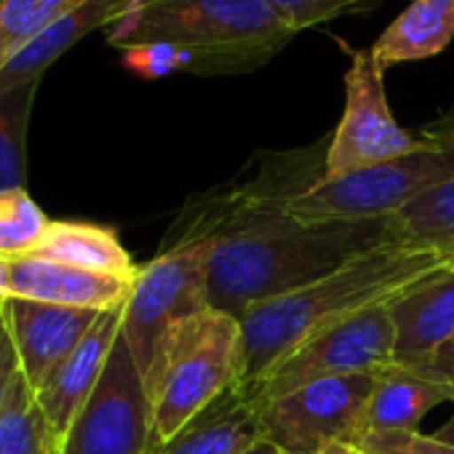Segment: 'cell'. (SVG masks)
<instances>
[{
    "label": "cell",
    "mask_w": 454,
    "mask_h": 454,
    "mask_svg": "<svg viewBox=\"0 0 454 454\" xmlns=\"http://www.w3.org/2000/svg\"><path fill=\"white\" fill-rule=\"evenodd\" d=\"M454 268V254L387 239L353 257L334 273L249 308L239 321L244 332V377L233 393H244L276 361L313 334L332 329L374 305L390 302L425 278Z\"/></svg>",
    "instance_id": "obj_1"
},
{
    "label": "cell",
    "mask_w": 454,
    "mask_h": 454,
    "mask_svg": "<svg viewBox=\"0 0 454 454\" xmlns=\"http://www.w3.org/2000/svg\"><path fill=\"white\" fill-rule=\"evenodd\" d=\"M393 239L387 219L297 224L289 216L222 239L208 254V302L241 318Z\"/></svg>",
    "instance_id": "obj_2"
},
{
    "label": "cell",
    "mask_w": 454,
    "mask_h": 454,
    "mask_svg": "<svg viewBox=\"0 0 454 454\" xmlns=\"http://www.w3.org/2000/svg\"><path fill=\"white\" fill-rule=\"evenodd\" d=\"M297 33L265 0H137L107 30L113 49L176 43L195 57L192 75H244L278 57Z\"/></svg>",
    "instance_id": "obj_3"
},
{
    "label": "cell",
    "mask_w": 454,
    "mask_h": 454,
    "mask_svg": "<svg viewBox=\"0 0 454 454\" xmlns=\"http://www.w3.org/2000/svg\"><path fill=\"white\" fill-rule=\"evenodd\" d=\"M241 377L244 332L236 316L206 308L179 324L142 374L155 438L168 443L208 406L233 393Z\"/></svg>",
    "instance_id": "obj_4"
},
{
    "label": "cell",
    "mask_w": 454,
    "mask_h": 454,
    "mask_svg": "<svg viewBox=\"0 0 454 454\" xmlns=\"http://www.w3.org/2000/svg\"><path fill=\"white\" fill-rule=\"evenodd\" d=\"M324 145L292 153L257 155V171L252 176H236L233 182L192 198L171 227L166 247L182 241L219 244L222 239L289 216V200H294L318 179H324Z\"/></svg>",
    "instance_id": "obj_5"
},
{
    "label": "cell",
    "mask_w": 454,
    "mask_h": 454,
    "mask_svg": "<svg viewBox=\"0 0 454 454\" xmlns=\"http://www.w3.org/2000/svg\"><path fill=\"white\" fill-rule=\"evenodd\" d=\"M454 176V147L438 139L433 147L350 171L337 179H318L289 200L286 214L297 224L372 222L387 219L427 187Z\"/></svg>",
    "instance_id": "obj_6"
},
{
    "label": "cell",
    "mask_w": 454,
    "mask_h": 454,
    "mask_svg": "<svg viewBox=\"0 0 454 454\" xmlns=\"http://www.w3.org/2000/svg\"><path fill=\"white\" fill-rule=\"evenodd\" d=\"M214 244L182 241L139 268L129 302L123 305L121 334L137 361L139 374L147 372L163 340L187 318L211 308L208 302V254Z\"/></svg>",
    "instance_id": "obj_7"
},
{
    "label": "cell",
    "mask_w": 454,
    "mask_h": 454,
    "mask_svg": "<svg viewBox=\"0 0 454 454\" xmlns=\"http://www.w3.org/2000/svg\"><path fill=\"white\" fill-rule=\"evenodd\" d=\"M393 342V321L387 313V302H382L332 329L313 334L236 395L252 409H260L316 380L345 374H382L395 366Z\"/></svg>",
    "instance_id": "obj_8"
},
{
    "label": "cell",
    "mask_w": 454,
    "mask_h": 454,
    "mask_svg": "<svg viewBox=\"0 0 454 454\" xmlns=\"http://www.w3.org/2000/svg\"><path fill=\"white\" fill-rule=\"evenodd\" d=\"M337 46L350 57L345 70V110L326 142L324 179H337L358 168L406 158L433 147L435 137H411L398 126L387 94L385 70L374 59L372 49H353L337 38Z\"/></svg>",
    "instance_id": "obj_9"
},
{
    "label": "cell",
    "mask_w": 454,
    "mask_h": 454,
    "mask_svg": "<svg viewBox=\"0 0 454 454\" xmlns=\"http://www.w3.org/2000/svg\"><path fill=\"white\" fill-rule=\"evenodd\" d=\"M382 374L316 380L252 409L257 414L260 435L286 454H318L334 441L358 443L366 403Z\"/></svg>",
    "instance_id": "obj_10"
},
{
    "label": "cell",
    "mask_w": 454,
    "mask_h": 454,
    "mask_svg": "<svg viewBox=\"0 0 454 454\" xmlns=\"http://www.w3.org/2000/svg\"><path fill=\"white\" fill-rule=\"evenodd\" d=\"M155 443L153 409L137 361L118 337L105 374L81 409L57 454H147Z\"/></svg>",
    "instance_id": "obj_11"
},
{
    "label": "cell",
    "mask_w": 454,
    "mask_h": 454,
    "mask_svg": "<svg viewBox=\"0 0 454 454\" xmlns=\"http://www.w3.org/2000/svg\"><path fill=\"white\" fill-rule=\"evenodd\" d=\"M0 316H4L17 345L22 377L35 393L78 348V342L89 334L102 313L30 300H6L0 305Z\"/></svg>",
    "instance_id": "obj_12"
},
{
    "label": "cell",
    "mask_w": 454,
    "mask_h": 454,
    "mask_svg": "<svg viewBox=\"0 0 454 454\" xmlns=\"http://www.w3.org/2000/svg\"><path fill=\"white\" fill-rule=\"evenodd\" d=\"M395 366L422 372L454 340V268L387 302Z\"/></svg>",
    "instance_id": "obj_13"
},
{
    "label": "cell",
    "mask_w": 454,
    "mask_h": 454,
    "mask_svg": "<svg viewBox=\"0 0 454 454\" xmlns=\"http://www.w3.org/2000/svg\"><path fill=\"white\" fill-rule=\"evenodd\" d=\"M121 321H123V308L102 313L97 324L89 329V334L78 342V348L54 369L46 385L35 390V401L57 443L65 438V433L70 430V425L75 422V417L97 390L105 366L110 361V353L121 337Z\"/></svg>",
    "instance_id": "obj_14"
},
{
    "label": "cell",
    "mask_w": 454,
    "mask_h": 454,
    "mask_svg": "<svg viewBox=\"0 0 454 454\" xmlns=\"http://www.w3.org/2000/svg\"><path fill=\"white\" fill-rule=\"evenodd\" d=\"M134 278H115L78 270L49 260H12L9 300H30L78 310H121L129 302Z\"/></svg>",
    "instance_id": "obj_15"
},
{
    "label": "cell",
    "mask_w": 454,
    "mask_h": 454,
    "mask_svg": "<svg viewBox=\"0 0 454 454\" xmlns=\"http://www.w3.org/2000/svg\"><path fill=\"white\" fill-rule=\"evenodd\" d=\"M137 0H83L73 12L59 17L51 27H46L25 51H20L4 70H0V91L43 81V73L65 57L78 41L89 33L118 25Z\"/></svg>",
    "instance_id": "obj_16"
},
{
    "label": "cell",
    "mask_w": 454,
    "mask_h": 454,
    "mask_svg": "<svg viewBox=\"0 0 454 454\" xmlns=\"http://www.w3.org/2000/svg\"><path fill=\"white\" fill-rule=\"evenodd\" d=\"M454 403V385L433 380L427 374L393 366L387 369L364 411L361 438L366 435H393V433H419V422L441 403ZM358 438V441H361Z\"/></svg>",
    "instance_id": "obj_17"
},
{
    "label": "cell",
    "mask_w": 454,
    "mask_h": 454,
    "mask_svg": "<svg viewBox=\"0 0 454 454\" xmlns=\"http://www.w3.org/2000/svg\"><path fill=\"white\" fill-rule=\"evenodd\" d=\"M27 257L70 265L89 273L115 276V278H137L139 273V268L134 265L131 254L123 249L113 227L89 224V222L51 219L49 231Z\"/></svg>",
    "instance_id": "obj_18"
},
{
    "label": "cell",
    "mask_w": 454,
    "mask_h": 454,
    "mask_svg": "<svg viewBox=\"0 0 454 454\" xmlns=\"http://www.w3.org/2000/svg\"><path fill=\"white\" fill-rule=\"evenodd\" d=\"M454 41V0H411L382 30L372 54L382 70L438 57Z\"/></svg>",
    "instance_id": "obj_19"
},
{
    "label": "cell",
    "mask_w": 454,
    "mask_h": 454,
    "mask_svg": "<svg viewBox=\"0 0 454 454\" xmlns=\"http://www.w3.org/2000/svg\"><path fill=\"white\" fill-rule=\"evenodd\" d=\"M260 438L252 406L236 393H227L168 443H160L158 454H247Z\"/></svg>",
    "instance_id": "obj_20"
},
{
    "label": "cell",
    "mask_w": 454,
    "mask_h": 454,
    "mask_svg": "<svg viewBox=\"0 0 454 454\" xmlns=\"http://www.w3.org/2000/svg\"><path fill=\"white\" fill-rule=\"evenodd\" d=\"M387 227L403 244L454 254V176L427 187L387 216Z\"/></svg>",
    "instance_id": "obj_21"
},
{
    "label": "cell",
    "mask_w": 454,
    "mask_h": 454,
    "mask_svg": "<svg viewBox=\"0 0 454 454\" xmlns=\"http://www.w3.org/2000/svg\"><path fill=\"white\" fill-rule=\"evenodd\" d=\"M41 81L0 91V192L25 190L27 182V129Z\"/></svg>",
    "instance_id": "obj_22"
},
{
    "label": "cell",
    "mask_w": 454,
    "mask_h": 454,
    "mask_svg": "<svg viewBox=\"0 0 454 454\" xmlns=\"http://www.w3.org/2000/svg\"><path fill=\"white\" fill-rule=\"evenodd\" d=\"M83 0H0V70Z\"/></svg>",
    "instance_id": "obj_23"
},
{
    "label": "cell",
    "mask_w": 454,
    "mask_h": 454,
    "mask_svg": "<svg viewBox=\"0 0 454 454\" xmlns=\"http://www.w3.org/2000/svg\"><path fill=\"white\" fill-rule=\"evenodd\" d=\"M0 454H57V438L25 377L0 422Z\"/></svg>",
    "instance_id": "obj_24"
},
{
    "label": "cell",
    "mask_w": 454,
    "mask_h": 454,
    "mask_svg": "<svg viewBox=\"0 0 454 454\" xmlns=\"http://www.w3.org/2000/svg\"><path fill=\"white\" fill-rule=\"evenodd\" d=\"M51 219L25 190L0 192V257L22 260L49 231Z\"/></svg>",
    "instance_id": "obj_25"
},
{
    "label": "cell",
    "mask_w": 454,
    "mask_h": 454,
    "mask_svg": "<svg viewBox=\"0 0 454 454\" xmlns=\"http://www.w3.org/2000/svg\"><path fill=\"white\" fill-rule=\"evenodd\" d=\"M265 4L300 35L342 17H364L380 9L385 0H265Z\"/></svg>",
    "instance_id": "obj_26"
},
{
    "label": "cell",
    "mask_w": 454,
    "mask_h": 454,
    "mask_svg": "<svg viewBox=\"0 0 454 454\" xmlns=\"http://www.w3.org/2000/svg\"><path fill=\"white\" fill-rule=\"evenodd\" d=\"M121 65L142 81H160L176 73H192L195 57L176 43L158 41V43H139L123 49Z\"/></svg>",
    "instance_id": "obj_27"
},
{
    "label": "cell",
    "mask_w": 454,
    "mask_h": 454,
    "mask_svg": "<svg viewBox=\"0 0 454 454\" xmlns=\"http://www.w3.org/2000/svg\"><path fill=\"white\" fill-rule=\"evenodd\" d=\"M356 446L364 454H454L451 446H443L433 435H422V433L366 435Z\"/></svg>",
    "instance_id": "obj_28"
},
{
    "label": "cell",
    "mask_w": 454,
    "mask_h": 454,
    "mask_svg": "<svg viewBox=\"0 0 454 454\" xmlns=\"http://www.w3.org/2000/svg\"><path fill=\"white\" fill-rule=\"evenodd\" d=\"M20 377H22L20 353H17V345L12 340V332H9L4 316H0V422L6 417V409L14 398Z\"/></svg>",
    "instance_id": "obj_29"
},
{
    "label": "cell",
    "mask_w": 454,
    "mask_h": 454,
    "mask_svg": "<svg viewBox=\"0 0 454 454\" xmlns=\"http://www.w3.org/2000/svg\"><path fill=\"white\" fill-rule=\"evenodd\" d=\"M419 374H427L433 380H441L446 385H454V340L419 372Z\"/></svg>",
    "instance_id": "obj_30"
},
{
    "label": "cell",
    "mask_w": 454,
    "mask_h": 454,
    "mask_svg": "<svg viewBox=\"0 0 454 454\" xmlns=\"http://www.w3.org/2000/svg\"><path fill=\"white\" fill-rule=\"evenodd\" d=\"M9 278H12V260L0 257V305L9 300Z\"/></svg>",
    "instance_id": "obj_31"
},
{
    "label": "cell",
    "mask_w": 454,
    "mask_h": 454,
    "mask_svg": "<svg viewBox=\"0 0 454 454\" xmlns=\"http://www.w3.org/2000/svg\"><path fill=\"white\" fill-rule=\"evenodd\" d=\"M433 438H435L438 443H443V446H451V449H454V414H451V419H449V422H443V425L433 433Z\"/></svg>",
    "instance_id": "obj_32"
},
{
    "label": "cell",
    "mask_w": 454,
    "mask_h": 454,
    "mask_svg": "<svg viewBox=\"0 0 454 454\" xmlns=\"http://www.w3.org/2000/svg\"><path fill=\"white\" fill-rule=\"evenodd\" d=\"M318 454H364L356 443H345V441H334V443H326Z\"/></svg>",
    "instance_id": "obj_33"
},
{
    "label": "cell",
    "mask_w": 454,
    "mask_h": 454,
    "mask_svg": "<svg viewBox=\"0 0 454 454\" xmlns=\"http://www.w3.org/2000/svg\"><path fill=\"white\" fill-rule=\"evenodd\" d=\"M247 454H286V451H281V449H278L276 443H270L268 438H260Z\"/></svg>",
    "instance_id": "obj_34"
},
{
    "label": "cell",
    "mask_w": 454,
    "mask_h": 454,
    "mask_svg": "<svg viewBox=\"0 0 454 454\" xmlns=\"http://www.w3.org/2000/svg\"><path fill=\"white\" fill-rule=\"evenodd\" d=\"M158 449H160V443H155V446H153V449H150L147 454H158Z\"/></svg>",
    "instance_id": "obj_35"
},
{
    "label": "cell",
    "mask_w": 454,
    "mask_h": 454,
    "mask_svg": "<svg viewBox=\"0 0 454 454\" xmlns=\"http://www.w3.org/2000/svg\"><path fill=\"white\" fill-rule=\"evenodd\" d=\"M449 145L454 147V129H451V137H449Z\"/></svg>",
    "instance_id": "obj_36"
}]
</instances>
